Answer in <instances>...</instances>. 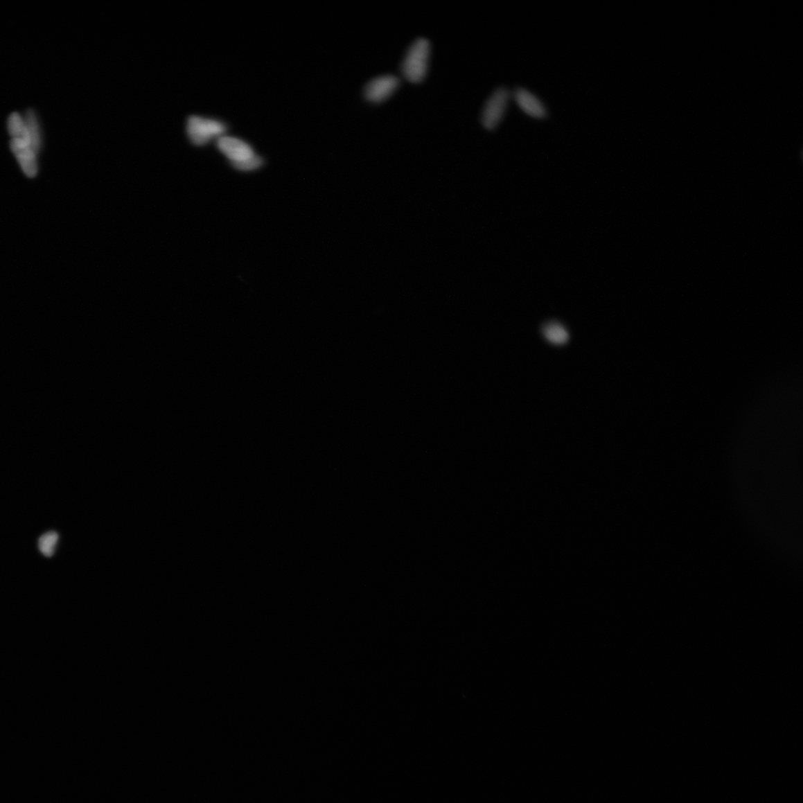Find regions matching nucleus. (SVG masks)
Returning a JSON list of instances; mask_svg holds the SVG:
<instances>
[{
    "mask_svg": "<svg viewBox=\"0 0 803 803\" xmlns=\"http://www.w3.org/2000/svg\"><path fill=\"white\" fill-rule=\"evenodd\" d=\"M229 130L225 121L204 116H192L187 121L186 133L192 144L204 146L224 136Z\"/></svg>",
    "mask_w": 803,
    "mask_h": 803,
    "instance_id": "f03ea898",
    "label": "nucleus"
},
{
    "mask_svg": "<svg viewBox=\"0 0 803 803\" xmlns=\"http://www.w3.org/2000/svg\"><path fill=\"white\" fill-rule=\"evenodd\" d=\"M263 159L261 157L256 155V157H254L249 160L239 162V164H231V166L233 168H236L238 170L248 172L259 169L263 166Z\"/></svg>",
    "mask_w": 803,
    "mask_h": 803,
    "instance_id": "9b49d317",
    "label": "nucleus"
},
{
    "mask_svg": "<svg viewBox=\"0 0 803 803\" xmlns=\"http://www.w3.org/2000/svg\"><path fill=\"white\" fill-rule=\"evenodd\" d=\"M217 147L231 164L245 161L257 155L249 142L237 137L223 136L217 140Z\"/></svg>",
    "mask_w": 803,
    "mask_h": 803,
    "instance_id": "20e7f679",
    "label": "nucleus"
},
{
    "mask_svg": "<svg viewBox=\"0 0 803 803\" xmlns=\"http://www.w3.org/2000/svg\"><path fill=\"white\" fill-rule=\"evenodd\" d=\"M59 540V536L56 532H48L40 536L39 540V549L45 556L51 557L54 555L55 547Z\"/></svg>",
    "mask_w": 803,
    "mask_h": 803,
    "instance_id": "9d476101",
    "label": "nucleus"
},
{
    "mask_svg": "<svg viewBox=\"0 0 803 803\" xmlns=\"http://www.w3.org/2000/svg\"><path fill=\"white\" fill-rule=\"evenodd\" d=\"M428 39L419 38L412 44L403 61L401 70L404 78L413 84L421 83L428 71L430 55Z\"/></svg>",
    "mask_w": 803,
    "mask_h": 803,
    "instance_id": "f257e3e1",
    "label": "nucleus"
},
{
    "mask_svg": "<svg viewBox=\"0 0 803 803\" xmlns=\"http://www.w3.org/2000/svg\"><path fill=\"white\" fill-rule=\"evenodd\" d=\"M10 146L24 174L28 177H35L38 171V152L26 142L17 139H12Z\"/></svg>",
    "mask_w": 803,
    "mask_h": 803,
    "instance_id": "423d86ee",
    "label": "nucleus"
},
{
    "mask_svg": "<svg viewBox=\"0 0 803 803\" xmlns=\"http://www.w3.org/2000/svg\"><path fill=\"white\" fill-rule=\"evenodd\" d=\"M513 97L518 106L527 116L537 119L546 118L547 112L545 105L531 91L518 88L514 91Z\"/></svg>",
    "mask_w": 803,
    "mask_h": 803,
    "instance_id": "0eeeda50",
    "label": "nucleus"
},
{
    "mask_svg": "<svg viewBox=\"0 0 803 803\" xmlns=\"http://www.w3.org/2000/svg\"><path fill=\"white\" fill-rule=\"evenodd\" d=\"M542 331L545 339L556 345H563L569 339V335L562 324L558 321H547L543 324Z\"/></svg>",
    "mask_w": 803,
    "mask_h": 803,
    "instance_id": "1a4fd4ad",
    "label": "nucleus"
},
{
    "mask_svg": "<svg viewBox=\"0 0 803 803\" xmlns=\"http://www.w3.org/2000/svg\"><path fill=\"white\" fill-rule=\"evenodd\" d=\"M511 97L509 89L505 87L497 89L487 100L482 111V121L487 130H493L503 119L508 104Z\"/></svg>",
    "mask_w": 803,
    "mask_h": 803,
    "instance_id": "7ed1b4c3",
    "label": "nucleus"
},
{
    "mask_svg": "<svg viewBox=\"0 0 803 803\" xmlns=\"http://www.w3.org/2000/svg\"><path fill=\"white\" fill-rule=\"evenodd\" d=\"M8 130L12 139H17L26 142L32 146L39 154L42 145H40L33 139L24 117L17 113H13L8 119Z\"/></svg>",
    "mask_w": 803,
    "mask_h": 803,
    "instance_id": "6e6552de",
    "label": "nucleus"
},
{
    "mask_svg": "<svg viewBox=\"0 0 803 803\" xmlns=\"http://www.w3.org/2000/svg\"><path fill=\"white\" fill-rule=\"evenodd\" d=\"M399 85V79L391 75L375 78L365 85L363 91L364 97L369 103H381L394 93Z\"/></svg>",
    "mask_w": 803,
    "mask_h": 803,
    "instance_id": "39448f33",
    "label": "nucleus"
}]
</instances>
